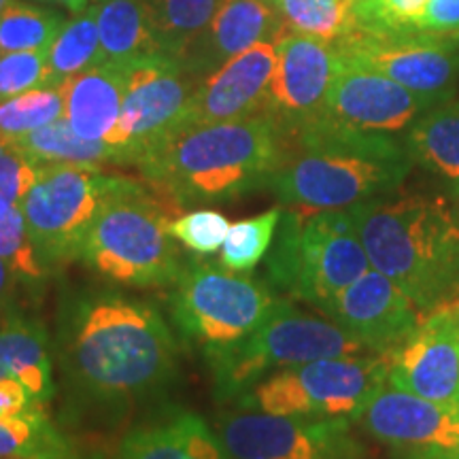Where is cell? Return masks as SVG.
Masks as SVG:
<instances>
[{
  "label": "cell",
  "instance_id": "cell-46",
  "mask_svg": "<svg viewBox=\"0 0 459 459\" xmlns=\"http://www.w3.org/2000/svg\"><path fill=\"white\" fill-rule=\"evenodd\" d=\"M0 459H15V457H0ZM77 459H82V457H77Z\"/></svg>",
  "mask_w": 459,
  "mask_h": 459
},
{
  "label": "cell",
  "instance_id": "cell-26",
  "mask_svg": "<svg viewBox=\"0 0 459 459\" xmlns=\"http://www.w3.org/2000/svg\"><path fill=\"white\" fill-rule=\"evenodd\" d=\"M409 149L436 175H443L451 183L459 179V102L436 105L428 108L411 126Z\"/></svg>",
  "mask_w": 459,
  "mask_h": 459
},
{
  "label": "cell",
  "instance_id": "cell-11",
  "mask_svg": "<svg viewBox=\"0 0 459 459\" xmlns=\"http://www.w3.org/2000/svg\"><path fill=\"white\" fill-rule=\"evenodd\" d=\"M181 62L156 54L128 66V83L117 128L107 143L134 164L179 130L194 91L200 88Z\"/></svg>",
  "mask_w": 459,
  "mask_h": 459
},
{
  "label": "cell",
  "instance_id": "cell-23",
  "mask_svg": "<svg viewBox=\"0 0 459 459\" xmlns=\"http://www.w3.org/2000/svg\"><path fill=\"white\" fill-rule=\"evenodd\" d=\"M128 68L100 65L62 83L65 117L82 139L105 141L122 117Z\"/></svg>",
  "mask_w": 459,
  "mask_h": 459
},
{
  "label": "cell",
  "instance_id": "cell-29",
  "mask_svg": "<svg viewBox=\"0 0 459 459\" xmlns=\"http://www.w3.org/2000/svg\"><path fill=\"white\" fill-rule=\"evenodd\" d=\"M0 457L15 459H77L71 440L43 412V406L26 415L0 419Z\"/></svg>",
  "mask_w": 459,
  "mask_h": 459
},
{
  "label": "cell",
  "instance_id": "cell-40",
  "mask_svg": "<svg viewBox=\"0 0 459 459\" xmlns=\"http://www.w3.org/2000/svg\"><path fill=\"white\" fill-rule=\"evenodd\" d=\"M20 283L13 268L0 257V308L7 307V304L15 302V287Z\"/></svg>",
  "mask_w": 459,
  "mask_h": 459
},
{
  "label": "cell",
  "instance_id": "cell-9",
  "mask_svg": "<svg viewBox=\"0 0 459 459\" xmlns=\"http://www.w3.org/2000/svg\"><path fill=\"white\" fill-rule=\"evenodd\" d=\"M389 355L317 359L268 375L240 398V409L287 417L359 419L387 385Z\"/></svg>",
  "mask_w": 459,
  "mask_h": 459
},
{
  "label": "cell",
  "instance_id": "cell-16",
  "mask_svg": "<svg viewBox=\"0 0 459 459\" xmlns=\"http://www.w3.org/2000/svg\"><path fill=\"white\" fill-rule=\"evenodd\" d=\"M436 102L438 100L417 94L385 74L341 57L324 115L349 128L392 134L415 124L419 115Z\"/></svg>",
  "mask_w": 459,
  "mask_h": 459
},
{
  "label": "cell",
  "instance_id": "cell-36",
  "mask_svg": "<svg viewBox=\"0 0 459 459\" xmlns=\"http://www.w3.org/2000/svg\"><path fill=\"white\" fill-rule=\"evenodd\" d=\"M232 223L228 217L213 209H196L192 213L172 220L169 232L172 238L181 240L183 247L198 255H211L226 243L228 230Z\"/></svg>",
  "mask_w": 459,
  "mask_h": 459
},
{
  "label": "cell",
  "instance_id": "cell-37",
  "mask_svg": "<svg viewBox=\"0 0 459 459\" xmlns=\"http://www.w3.org/2000/svg\"><path fill=\"white\" fill-rule=\"evenodd\" d=\"M49 51H9L0 54V102L37 88H48Z\"/></svg>",
  "mask_w": 459,
  "mask_h": 459
},
{
  "label": "cell",
  "instance_id": "cell-8",
  "mask_svg": "<svg viewBox=\"0 0 459 459\" xmlns=\"http://www.w3.org/2000/svg\"><path fill=\"white\" fill-rule=\"evenodd\" d=\"M170 287L172 324L179 336L200 344L203 351L254 334L281 300L271 285L196 257H187Z\"/></svg>",
  "mask_w": 459,
  "mask_h": 459
},
{
  "label": "cell",
  "instance_id": "cell-1",
  "mask_svg": "<svg viewBox=\"0 0 459 459\" xmlns=\"http://www.w3.org/2000/svg\"><path fill=\"white\" fill-rule=\"evenodd\" d=\"M179 342L153 302L79 287L60 296L54 355L73 417H117L179 378Z\"/></svg>",
  "mask_w": 459,
  "mask_h": 459
},
{
  "label": "cell",
  "instance_id": "cell-31",
  "mask_svg": "<svg viewBox=\"0 0 459 459\" xmlns=\"http://www.w3.org/2000/svg\"><path fill=\"white\" fill-rule=\"evenodd\" d=\"M66 20L60 11L9 0L0 11V54L51 49Z\"/></svg>",
  "mask_w": 459,
  "mask_h": 459
},
{
  "label": "cell",
  "instance_id": "cell-18",
  "mask_svg": "<svg viewBox=\"0 0 459 459\" xmlns=\"http://www.w3.org/2000/svg\"><path fill=\"white\" fill-rule=\"evenodd\" d=\"M359 421L372 438L392 449L394 457L459 445V404L387 385L361 411Z\"/></svg>",
  "mask_w": 459,
  "mask_h": 459
},
{
  "label": "cell",
  "instance_id": "cell-38",
  "mask_svg": "<svg viewBox=\"0 0 459 459\" xmlns=\"http://www.w3.org/2000/svg\"><path fill=\"white\" fill-rule=\"evenodd\" d=\"M415 30L428 34L459 32V0H428Z\"/></svg>",
  "mask_w": 459,
  "mask_h": 459
},
{
  "label": "cell",
  "instance_id": "cell-24",
  "mask_svg": "<svg viewBox=\"0 0 459 459\" xmlns=\"http://www.w3.org/2000/svg\"><path fill=\"white\" fill-rule=\"evenodd\" d=\"M94 7L105 65L128 68L160 54L149 0H96Z\"/></svg>",
  "mask_w": 459,
  "mask_h": 459
},
{
  "label": "cell",
  "instance_id": "cell-3",
  "mask_svg": "<svg viewBox=\"0 0 459 459\" xmlns=\"http://www.w3.org/2000/svg\"><path fill=\"white\" fill-rule=\"evenodd\" d=\"M285 145L277 119L260 113L175 132L147 152L136 169L170 206L230 203L266 189Z\"/></svg>",
  "mask_w": 459,
  "mask_h": 459
},
{
  "label": "cell",
  "instance_id": "cell-30",
  "mask_svg": "<svg viewBox=\"0 0 459 459\" xmlns=\"http://www.w3.org/2000/svg\"><path fill=\"white\" fill-rule=\"evenodd\" d=\"M290 32L338 45L358 30L353 0H271Z\"/></svg>",
  "mask_w": 459,
  "mask_h": 459
},
{
  "label": "cell",
  "instance_id": "cell-43",
  "mask_svg": "<svg viewBox=\"0 0 459 459\" xmlns=\"http://www.w3.org/2000/svg\"><path fill=\"white\" fill-rule=\"evenodd\" d=\"M453 198L457 200V204H459V179L457 181H453Z\"/></svg>",
  "mask_w": 459,
  "mask_h": 459
},
{
  "label": "cell",
  "instance_id": "cell-4",
  "mask_svg": "<svg viewBox=\"0 0 459 459\" xmlns=\"http://www.w3.org/2000/svg\"><path fill=\"white\" fill-rule=\"evenodd\" d=\"M370 266L436 311L459 291V209L443 196L406 194L351 206Z\"/></svg>",
  "mask_w": 459,
  "mask_h": 459
},
{
  "label": "cell",
  "instance_id": "cell-42",
  "mask_svg": "<svg viewBox=\"0 0 459 459\" xmlns=\"http://www.w3.org/2000/svg\"><path fill=\"white\" fill-rule=\"evenodd\" d=\"M39 3L60 4V7H65L68 13H73V15L83 13V11L90 7V0H39Z\"/></svg>",
  "mask_w": 459,
  "mask_h": 459
},
{
  "label": "cell",
  "instance_id": "cell-5",
  "mask_svg": "<svg viewBox=\"0 0 459 459\" xmlns=\"http://www.w3.org/2000/svg\"><path fill=\"white\" fill-rule=\"evenodd\" d=\"M164 198L147 183L119 177L83 240L79 260L102 281L170 287L187 257L172 243Z\"/></svg>",
  "mask_w": 459,
  "mask_h": 459
},
{
  "label": "cell",
  "instance_id": "cell-47",
  "mask_svg": "<svg viewBox=\"0 0 459 459\" xmlns=\"http://www.w3.org/2000/svg\"><path fill=\"white\" fill-rule=\"evenodd\" d=\"M268 3H271V0H268Z\"/></svg>",
  "mask_w": 459,
  "mask_h": 459
},
{
  "label": "cell",
  "instance_id": "cell-33",
  "mask_svg": "<svg viewBox=\"0 0 459 459\" xmlns=\"http://www.w3.org/2000/svg\"><path fill=\"white\" fill-rule=\"evenodd\" d=\"M0 257L13 268L20 283L28 290H41L49 277L32 247L24 211L9 200H0Z\"/></svg>",
  "mask_w": 459,
  "mask_h": 459
},
{
  "label": "cell",
  "instance_id": "cell-2",
  "mask_svg": "<svg viewBox=\"0 0 459 459\" xmlns=\"http://www.w3.org/2000/svg\"><path fill=\"white\" fill-rule=\"evenodd\" d=\"M285 156L266 183L291 209L338 211L392 196L411 172L412 153L383 132L349 128L330 117L285 132Z\"/></svg>",
  "mask_w": 459,
  "mask_h": 459
},
{
  "label": "cell",
  "instance_id": "cell-32",
  "mask_svg": "<svg viewBox=\"0 0 459 459\" xmlns=\"http://www.w3.org/2000/svg\"><path fill=\"white\" fill-rule=\"evenodd\" d=\"M65 117L62 88H37L0 102V143H11L28 132Z\"/></svg>",
  "mask_w": 459,
  "mask_h": 459
},
{
  "label": "cell",
  "instance_id": "cell-7",
  "mask_svg": "<svg viewBox=\"0 0 459 459\" xmlns=\"http://www.w3.org/2000/svg\"><path fill=\"white\" fill-rule=\"evenodd\" d=\"M203 353L213 378L215 398L238 402L260 378L274 370L372 351L334 321L300 313L290 300L281 298L254 334Z\"/></svg>",
  "mask_w": 459,
  "mask_h": 459
},
{
  "label": "cell",
  "instance_id": "cell-21",
  "mask_svg": "<svg viewBox=\"0 0 459 459\" xmlns=\"http://www.w3.org/2000/svg\"><path fill=\"white\" fill-rule=\"evenodd\" d=\"M17 378L39 404L56 395L54 344L37 315L15 302L0 308V378Z\"/></svg>",
  "mask_w": 459,
  "mask_h": 459
},
{
  "label": "cell",
  "instance_id": "cell-12",
  "mask_svg": "<svg viewBox=\"0 0 459 459\" xmlns=\"http://www.w3.org/2000/svg\"><path fill=\"white\" fill-rule=\"evenodd\" d=\"M230 459H364L351 419L287 417L240 409L217 421Z\"/></svg>",
  "mask_w": 459,
  "mask_h": 459
},
{
  "label": "cell",
  "instance_id": "cell-15",
  "mask_svg": "<svg viewBox=\"0 0 459 459\" xmlns=\"http://www.w3.org/2000/svg\"><path fill=\"white\" fill-rule=\"evenodd\" d=\"M457 302V300H455ZM455 302L419 321L417 330L389 355L387 385L421 398L459 404V324Z\"/></svg>",
  "mask_w": 459,
  "mask_h": 459
},
{
  "label": "cell",
  "instance_id": "cell-14",
  "mask_svg": "<svg viewBox=\"0 0 459 459\" xmlns=\"http://www.w3.org/2000/svg\"><path fill=\"white\" fill-rule=\"evenodd\" d=\"M277 66L271 82L266 113L285 132L324 117L330 85L341 66L334 45L285 32L274 43Z\"/></svg>",
  "mask_w": 459,
  "mask_h": 459
},
{
  "label": "cell",
  "instance_id": "cell-35",
  "mask_svg": "<svg viewBox=\"0 0 459 459\" xmlns=\"http://www.w3.org/2000/svg\"><path fill=\"white\" fill-rule=\"evenodd\" d=\"M428 0H353L359 32L398 34L415 30Z\"/></svg>",
  "mask_w": 459,
  "mask_h": 459
},
{
  "label": "cell",
  "instance_id": "cell-13",
  "mask_svg": "<svg viewBox=\"0 0 459 459\" xmlns=\"http://www.w3.org/2000/svg\"><path fill=\"white\" fill-rule=\"evenodd\" d=\"M338 56L353 65L372 68L417 94L443 102L459 74L455 43L434 34H372L355 30L334 45Z\"/></svg>",
  "mask_w": 459,
  "mask_h": 459
},
{
  "label": "cell",
  "instance_id": "cell-39",
  "mask_svg": "<svg viewBox=\"0 0 459 459\" xmlns=\"http://www.w3.org/2000/svg\"><path fill=\"white\" fill-rule=\"evenodd\" d=\"M37 400L28 392V387L17 378H0V419L3 417H17L26 415L28 411L37 409Z\"/></svg>",
  "mask_w": 459,
  "mask_h": 459
},
{
  "label": "cell",
  "instance_id": "cell-22",
  "mask_svg": "<svg viewBox=\"0 0 459 459\" xmlns=\"http://www.w3.org/2000/svg\"><path fill=\"white\" fill-rule=\"evenodd\" d=\"M115 459H230L220 436L194 412L166 406L126 434Z\"/></svg>",
  "mask_w": 459,
  "mask_h": 459
},
{
  "label": "cell",
  "instance_id": "cell-17",
  "mask_svg": "<svg viewBox=\"0 0 459 459\" xmlns=\"http://www.w3.org/2000/svg\"><path fill=\"white\" fill-rule=\"evenodd\" d=\"M417 304L392 279L370 268L321 313L372 353L392 355L417 330Z\"/></svg>",
  "mask_w": 459,
  "mask_h": 459
},
{
  "label": "cell",
  "instance_id": "cell-27",
  "mask_svg": "<svg viewBox=\"0 0 459 459\" xmlns=\"http://www.w3.org/2000/svg\"><path fill=\"white\" fill-rule=\"evenodd\" d=\"M221 4L223 0H149L160 54L181 62Z\"/></svg>",
  "mask_w": 459,
  "mask_h": 459
},
{
  "label": "cell",
  "instance_id": "cell-20",
  "mask_svg": "<svg viewBox=\"0 0 459 459\" xmlns=\"http://www.w3.org/2000/svg\"><path fill=\"white\" fill-rule=\"evenodd\" d=\"M285 24L268 0H223L209 28L189 48L181 66L200 83L257 43H277Z\"/></svg>",
  "mask_w": 459,
  "mask_h": 459
},
{
  "label": "cell",
  "instance_id": "cell-44",
  "mask_svg": "<svg viewBox=\"0 0 459 459\" xmlns=\"http://www.w3.org/2000/svg\"><path fill=\"white\" fill-rule=\"evenodd\" d=\"M7 3H9V0H0V11L4 9V4H7Z\"/></svg>",
  "mask_w": 459,
  "mask_h": 459
},
{
  "label": "cell",
  "instance_id": "cell-28",
  "mask_svg": "<svg viewBox=\"0 0 459 459\" xmlns=\"http://www.w3.org/2000/svg\"><path fill=\"white\" fill-rule=\"evenodd\" d=\"M105 65V51L100 45L96 7L91 4L83 13L66 22L49 49L48 88H62L66 79L90 68Z\"/></svg>",
  "mask_w": 459,
  "mask_h": 459
},
{
  "label": "cell",
  "instance_id": "cell-6",
  "mask_svg": "<svg viewBox=\"0 0 459 459\" xmlns=\"http://www.w3.org/2000/svg\"><path fill=\"white\" fill-rule=\"evenodd\" d=\"M370 268L349 209H287L281 213L268 251L273 290L324 311Z\"/></svg>",
  "mask_w": 459,
  "mask_h": 459
},
{
  "label": "cell",
  "instance_id": "cell-45",
  "mask_svg": "<svg viewBox=\"0 0 459 459\" xmlns=\"http://www.w3.org/2000/svg\"><path fill=\"white\" fill-rule=\"evenodd\" d=\"M455 313H457V324H459V300L455 302Z\"/></svg>",
  "mask_w": 459,
  "mask_h": 459
},
{
  "label": "cell",
  "instance_id": "cell-10",
  "mask_svg": "<svg viewBox=\"0 0 459 459\" xmlns=\"http://www.w3.org/2000/svg\"><path fill=\"white\" fill-rule=\"evenodd\" d=\"M117 175L100 166L43 164L22 200V211L39 262L51 273L79 260L83 240Z\"/></svg>",
  "mask_w": 459,
  "mask_h": 459
},
{
  "label": "cell",
  "instance_id": "cell-34",
  "mask_svg": "<svg viewBox=\"0 0 459 459\" xmlns=\"http://www.w3.org/2000/svg\"><path fill=\"white\" fill-rule=\"evenodd\" d=\"M281 213H283L281 209H273L232 223L221 247V266L234 273H249L251 268H255L271 251Z\"/></svg>",
  "mask_w": 459,
  "mask_h": 459
},
{
  "label": "cell",
  "instance_id": "cell-19",
  "mask_svg": "<svg viewBox=\"0 0 459 459\" xmlns=\"http://www.w3.org/2000/svg\"><path fill=\"white\" fill-rule=\"evenodd\" d=\"M274 66L277 49L273 41L257 43L234 56L194 91L179 130L266 113Z\"/></svg>",
  "mask_w": 459,
  "mask_h": 459
},
{
  "label": "cell",
  "instance_id": "cell-25",
  "mask_svg": "<svg viewBox=\"0 0 459 459\" xmlns=\"http://www.w3.org/2000/svg\"><path fill=\"white\" fill-rule=\"evenodd\" d=\"M34 166L43 164H124L122 153L105 141L82 139L66 122L56 119L20 139L11 141Z\"/></svg>",
  "mask_w": 459,
  "mask_h": 459
},
{
  "label": "cell",
  "instance_id": "cell-41",
  "mask_svg": "<svg viewBox=\"0 0 459 459\" xmlns=\"http://www.w3.org/2000/svg\"><path fill=\"white\" fill-rule=\"evenodd\" d=\"M395 459H459V445L453 449H436L423 453H411V455H402Z\"/></svg>",
  "mask_w": 459,
  "mask_h": 459
}]
</instances>
